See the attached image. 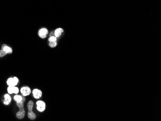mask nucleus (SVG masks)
<instances>
[{
	"mask_svg": "<svg viewBox=\"0 0 161 121\" xmlns=\"http://www.w3.org/2000/svg\"><path fill=\"white\" fill-rule=\"evenodd\" d=\"M37 110L40 112H43L46 110V104L45 102L42 100L37 101L36 102Z\"/></svg>",
	"mask_w": 161,
	"mask_h": 121,
	"instance_id": "nucleus-1",
	"label": "nucleus"
},
{
	"mask_svg": "<svg viewBox=\"0 0 161 121\" xmlns=\"http://www.w3.org/2000/svg\"><path fill=\"white\" fill-rule=\"evenodd\" d=\"M19 80L17 77H14L13 78H9L7 81V84L8 86L12 85L16 86L18 84Z\"/></svg>",
	"mask_w": 161,
	"mask_h": 121,
	"instance_id": "nucleus-2",
	"label": "nucleus"
},
{
	"mask_svg": "<svg viewBox=\"0 0 161 121\" xmlns=\"http://www.w3.org/2000/svg\"><path fill=\"white\" fill-rule=\"evenodd\" d=\"M48 33V31L47 29L45 28H41L39 31L38 35L40 38L42 39H45Z\"/></svg>",
	"mask_w": 161,
	"mask_h": 121,
	"instance_id": "nucleus-3",
	"label": "nucleus"
},
{
	"mask_svg": "<svg viewBox=\"0 0 161 121\" xmlns=\"http://www.w3.org/2000/svg\"><path fill=\"white\" fill-rule=\"evenodd\" d=\"M20 92L23 96L26 97L30 95L31 93V89L28 86H24L20 89Z\"/></svg>",
	"mask_w": 161,
	"mask_h": 121,
	"instance_id": "nucleus-4",
	"label": "nucleus"
},
{
	"mask_svg": "<svg viewBox=\"0 0 161 121\" xmlns=\"http://www.w3.org/2000/svg\"><path fill=\"white\" fill-rule=\"evenodd\" d=\"M32 94L33 97L35 99H39L41 98V97L42 96V93L41 90L38 89H34L32 91Z\"/></svg>",
	"mask_w": 161,
	"mask_h": 121,
	"instance_id": "nucleus-5",
	"label": "nucleus"
},
{
	"mask_svg": "<svg viewBox=\"0 0 161 121\" xmlns=\"http://www.w3.org/2000/svg\"><path fill=\"white\" fill-rule=\"evenodd\" d=\"M26 114V112L24 109V108L19 109V111H18L17 114L16 116L17 118L18 119H22L24 118Z\"/></svg>",
	"mask_w": 161,
	"mask_h": 121,
	"instance_id": "nucleus-6",
	"label": "nucleus"
},
{
	"mask_svg": "<svg viewBox=\"0 0 161 121\" xmlns=\"http://www.w3.org/2000/svg\"><path fill=\"white\" fill-rule=\"evenodd\" d=\"M2 49L7 54H12L13 52V50L12 48H11L10 47L7 46V45L4 44L2 47Z\"/></svg>",
	"mask_w": 161,
	"mask_h": 121,
	"instance_id": "nucleus-7",
	"label": "nucleus"
},
{
	"mask_svg": "<svg viewBox=\"0 0 161 121\" xmlns=\"http://www.w3.org/2000/svg\"><path fill=\"white\" fill-rule=\"evenodd\" d=\"M4 98L5 100H4V104L5 105H9L10 103L12 100L11 96L9 94H6L4 96Z\"/></svg>",
	"mask_w": 161,
	"mask_h": 121,
	"instance_id": "nucleus-8",
	"label": "nucleus"
},
{
	"mask_svg": "<svg viewBox=\"0 0 161 121\" xmlns=\"http://www.w3.org/2000/svg\"><path fill=\"white\" fill-rule=\"evenodd\" d=\"M64 31H63V29L62 28H58L57 29H56L55 30V33H54V34H55V37L56 38H58V37H60L62 33H63Z\"/></svg>",
	"mask_w": 161,
	"mask_h": 121,
	"instance_id": "nucleus-9",
	"label": "nucleus"
},
{
	"mask_svg": "<svg viewBox=\"0 0 161 121\" xmlns=\"http://www.w3.org/2000/svg\"><path fill=\"white\" fill-rule=\"evenodd\" d=\"M28 117L31 120H34L36 118V114L33 112L32 110H28Z\"/></svg>",
	"mask_w": 161,
	"mask_h": 121,
	"instance_id": "nucleus-10",
	"label": "nucleus"
},
{
	"mask_svg": "<svg viewBox=\"0 0 161 121\" xmlns=\"http://www.w3.org/2000/svg\"><path fill=\"white\" fill-rule=\"evenodd\" d=\"M33 106H34V102L32 100L29 101L28 103V104H27V107H28V110H32Z\"/></svg>",
	"mask_w": 161,
	"mask_h": 121,
	"instance_id": "nucleus-11",
	"label": "nucleus"
},
{
	"mask_svg": "<svg viewBox=\"0 0 161 121\" xmlns=\"http://www.w3.org/2000/svg\"><path fill=\"white\" fill-rule=\"evenodd\" d=\"M16 86H12V85H9L7 88V91L8 93L9 94H12L14 93V87Z\"/></svg>",
	"mask_w": 161,
	"mask_h": 121,
	"instance_id": "nucleus-12",
	"label": "nucleus"
},
{
	"mask_svg": "<svg viewBox=\"0 0 161 121\" xmlns=\"http://www.w3.org/2000/svg\"><path fill=\"white\" fill-rule=\"evenodd\" d=\"M14 101H16V102H19L23 100V98H22V96H21L20 95H17L14 96Z\"/></svg>",
	"mask_w": 161,
	"mask_h": 121,
	"instance_id": "nucleus-13",
	"label": "nucleus"
},
{
	"mask_svg": "<svg viewBox=\"0 0 161 121\" xmlns=\"http://www.w3.org/2000/svg\"><path fill=\"white\" fill-rule=\"evenodd\" d=\"M24 101L22 100L21 101L19 102H16L17 106L19 108V109L24 108Z\"/></svg>",
	"mask_w": 161,
	"mask_h": 121,
	"instance_id": "nucleus-14",
	"label": "nucleus"
},
{
	"mask_svg": "<svg viewBox=\"0 0 161 121\" xmlns=\"http://www.w3.org/2000/svg\"><path fill=\"white\" fill-rule=\"evenodd\" d=\"M57 42H50L49 43V47H52V48H54L55 47L56 45H57Z\"/></svg>",
	"mask_w": 161,
	"mask_h": 121,
	"instance_id": "nucleus-15",
	"label": "nucleus"
},
{
	"mask_svg": "<svg viewBox=\"0 0 161 121\" xmlns=\"http://www.w3.org/2000/svg\"><path fill=\"white\" fill-rule=\"evenodd\" d=\"M56 37H55V36H51L49 39H48V41H49V42H56Z\"/></svg>",
	"mask_w": 161,
	"mask_h": 121,
	"instance_id": "nucleus-16",
	"label": "nucleus"
},
{
	"mask_svg": "<svg viewBox=\"0 0 161 121\" xmlns=\"http://www.w3.org/2000/svg\"><path fill=\"white\" fill-rule=\"evenodd\" d=\"M7 55V53L5 52L3 50H0V57H3L5 56H6Z\"/></svg>",
	"mask_w": 161,
	"mask_h": 121,
	"instance_id": "nucleus-17",
	"label": "nucleus"
},
{
	"mask_svg": "<svg viewBox=\"0 0 161 121\" xmlns=\"http://www.w3.org/2000/svg\"><path fill=\"white\" fill-rule=\"evenodd\" d=\"M19 92V89L18 87L15 86L14 87V94H18V93Z\"/></svg>",
	"mask_w": 161,
	"mask_h": 121,
	"instance_id": "nucleus-18",
	"label": "nucleus"
}]
</instances>
